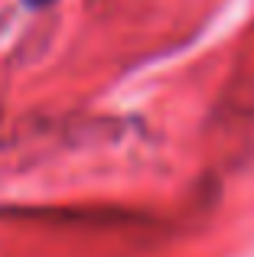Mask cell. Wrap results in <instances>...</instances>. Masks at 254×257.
Here are the masks:
<instances>
[{"label":"cell","instance_id":"cell-1","mask_svg":"<svg viewBox=\"0 0 254 257\" xmlns=\"http://www.w3.org/2000/svg\"><path fill=\"white\" fill-rule=\"evenodd\" d=\"M30 4H36V7H39V4H49V0H30Z\"/></svg>","mask_w":254,"mask_h":257}]
</instances>
